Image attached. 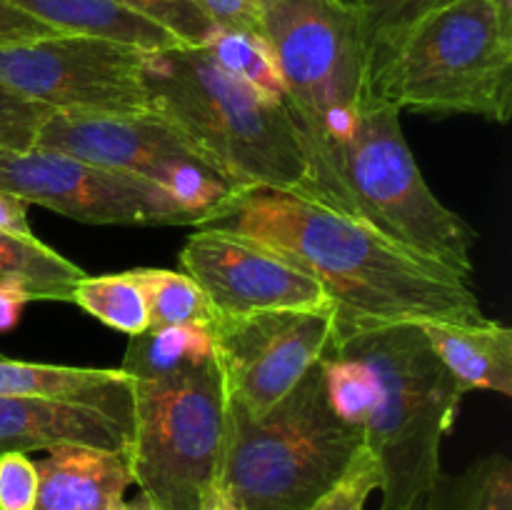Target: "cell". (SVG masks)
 I'll use <instances>...</instances> for the list:
<instances>
[{"mask_svg": "<svg viewBox=\"0 0 512 510\" xmlns=\"http://www.w3.org/2000/svg\"><path fill=\"white\" fill-rule=\"evenodd\" d=\"M198 228L255 240L318 280L335 310V343L395 323L488 318L470 280L303 195L233 190Z\"/></svg>", "mask_w": 512, "mask_h": 510, "instance_id": "6da1fadb", "label": "cell"}, {"mask_svg": "<svg viewBox=\"0 0 512 510\" xmlns=\"http://www.w3.org/2000/svg\"><path fill=\"white\" fill-rule=\"evenodd\" d=\"M325 395L343 423L363 433L380 468V510H408L435 485L440 445L463 393L418 323L353 335L320 360Z\"/></svg>", "mask_w": 512, "mask_h": 510, "instance_id": "7a4b0ae2", "label": "cell"}, {"mask_svg": "<svg viewBox=\"0 0 512 510\" xmlns=\"http://www.w3.org/2000/svg\"><path fill=\"white\" fill-rule=\"evenodd\" d=\"M143 85L148 108L235 190H285L323 203L283 100L225 73L205 48L148 53Z\"/></svg>", "mask_w": 512, "mask_h": 510, "instance_id": "3957f363", "label": "cell"}, {"mask_svg": "<svg viewBox=\"0 0 512 510\" xmlns=\"http://www.w3.org/2000/svg\"><path fill=\"white\" fill-rule=\"evenodd\" d=\"M260 33L278 60L283 103L320 200L355 218L343 160L373 90L363 13L353 0H278L265 13Z\"/></svg>", "mask_w": 512, "mask_h": 510, "instance_id": "277c9868", "label": "cell"}, {"mask_svg": "<svg viewBox=\"0 0 512 510\" xmlns=\"http://www.w3.org/2000/svg\"><path fill=\"white\" fill-rule=\"evenodd\" d=\"M370 85L403 113H512V15L495 0H448L370 53Z\"/></svg>", "mask_w": 512, "mask_h": 510, "instance_id": "5b68a950", "label": "cell"}, {"mask_svg": "<svg viewBox=\"0 0 512 510\" xmlns=\"http://www.w3.org/2000/svg\"><path fill=\"white\" fill-rule=\"evenodd\" d=\"M363 448L325 395L320 363L263 418L228 395L218 485L243 510H308Z\"/></svg>", "mask_w": 512, "mask_h": 510, "instance_id": "8992f818", "label": "cell"}, {"mask_svg": "<svg viewBox=\"0 0 512 510\" xmlns=\"http://www.w3.org/2000/svg\"><path fill=\"white\" fill-rule=\"evenodd\" d=\"M133 380L128 468L155 510H198L218 483L228 390L215 355L198 368Z\"/></svg>", "mask_w": 512, "mask_h": 510, "instance_id": "52a82bcc", "label": "cell"}, {"mask_svg": "<svg viewBox=\"0 0 512 510\" xmlns=\"http://www.w3.org/2000/svg\"><path fill=\"white\" fill-rule=\"evenodd\" d=\"M343 180L360 223L463 280L473 278L478 233L430 190L405 140L400 110L375 90L345 150Z\"/></svg>", "mask_w": 512, "mask_h": 510, "instance_id": "ba28073f", "label": "cell"}, {"mask_svg": "<svg viewBox=\"0 0 512 510\" xmlns=\"http://www.w3.org/2000/svg\"><path fill=\"white\" fill-rule=\"evenodd\" d=\"M33 148L73 155L100 168L140 175L198 210L203 220L233 185L165 118L148 113H65L50 110ZM200 220V223H203Z\"/></svg>", "mask_w": 512, "mask_h": 510, "instance_id": "9c48e42d", "label": "cell"}, {"mask_svg": "<svg viewBox=\"0 0 512 510\" xmlns=\"http://www.w3.org/2000/svg\"><path fill=\"white\" fill-rule=\"evenodd\" d=\"M148 50L88 35H50L0 48V85L65 113H148Z\"/></svg>", "mask_w": 512, "mask_h": 510, "instance_id": "30bf717a", "label": "cell"}, {"mask_svg": "<svg viewBox=\"0 0 512 510\" xmlns=\"http://www.w3.org/2000/svg\"><path fill=\"white\" fill-rule=\"evenodd\" d=\"M0 188L90 225H193L203 215L160 185L55 150L0 148Z\"/></svg>", "mask_w": 512, "mask_h": 510, "instance_id": "8fae6325", "label": "cell"}, {"mask_svg": "<svg viewBox=\"0 0 512 510\" xmlns=\"http://www.w3.org/2000/svg\"><path fill=\"white\" fill-rule=\"evenodd\" d=\"M210 330L228 395L250 418H263L335 343V310L328 305L245 318L218 315Z\"/></svg>", "mask_w": 512, "mask_h": 510, "instance_id": "7c38bea8", "label": "cell"}, {"mask_svg": "<svg viewBox=\"0 0 512 510\" xmlns=\"http://www.w3.org/2000/svg\"><path fill=\"white\" fill-rule=\"evenodd\" d=\"M180 268L200 285L220 318L273 310L328 308L323 285L265 245L218 228H195Z\"/></svg>", "mask_w": 512, "mask_h": 510, "instance_id": "4fadbf2b", "label": "cell"}, {"mask_svg": "<svg viewBox=\"0 0 512 510\" xmlns=\"http://www.w3.org/2000/svg\"><path fill=\"white\" fill-rule=\"evenodd\" d=\"M130 428L98 408L55 398L0 395V455L63 445L128 455Z\"/></svg>", "mask_w": 512, "mask_h": 510, "instance_id": "5bb4252c", "label": "cell"}, {"mask_svg": "<svg viewBox=\"0 0 512 510\" xmlns=\"http://www.w3.org/2000/svg\"><path fill=\"white\" fill-rule=\"evenodd\" d=\"M35 465L38 498L33 510H110L133 485L125 453L63 445L48 450Z\"/></svg>", "mask_w": 512, "mask_h": 510, "instance_id": "9a60e30c", "label": "cell"}, {"mask_svg": "<svg viewBox=\"0 0 512 510\" xmlns=\"http://www.w3.org/2000/svg\"><path fill=\"white\" fill-rule=\"evenodd\" d=\"M433 353L455 380L460 393L493 390L512 395V330L498 320L480 323H418Z\"/></svg>", "mask_w": 512, "mask_h": 510, "instance_id": "2e32d148", "label": "cell"}, {"mask_svg": "<svg viewBox=\"0 0 512 510\" xmlns=\"http://www.w3.org/2000/svg\"><path fill=\"white\" fill-rule=\"evenodd\" d=\"M0 395L90 405L118 418L128 428L133 418V380L120 368H78L0 358Z\"/></svg>", "mask_w": 512, "mask_h": 510, "instance_id": "e0dca14e", "label": "cell"}, {"mask_svg": "<svg viewBox=\"0 0 512 510\" xmlns=\"http://www.w3.org/2000/svg\"><path fill=\"white\" fill-rule=\"evenodd\" d=\"M63 35L113 40L133 48L168 50L180 48V40L153 20L125 8L118 0H8Z\"/></svg>", "mask_w": 512, "mask_h": 510, "instance_id": "ac0fdd59", "label": "cell"}, {"mask_svg": "<svg viewBox=\"0 0 512 510\" xmlns=\"http://www.w3.org/2000/svg\"><path fill=\"white\" fill-rule=\"evenodd\" d=\"M218 355L213 330L205 325H168L133 335L120 370L130 378H165L198 368Z\"/></svg>", "mask_w": 512, "mask_h": 510, "instance_id": "d6986e66", "label": "cell"}, {"mask_svg": "<svg viewBox=\"0 0 512 510\" xmlns=\"http://www.w3.org/2000/svg\"><path fill=\"white\" fill-rule=\"evenodd\" d=\"M83 270L40 243L38 238H23L0 230V280L20 283L33 300H68Z\"/></svg>", "mask_w": 512, "mask_h": 510, "instance_id": "ffe728a7", "label": "cell"}, {"mask_svg": "<svg viewBox=\"0 0 512 510\" xmlns=\"http://www.w3.org/2000/svg\"><path fill=\"white\" fill-rule=\"evenodd\" d=\"M425 510H512V463L505 453H488L460 473H440Z\"/></svg>", "mask_w": 512, "mask_h": 510, "instance_id": "44dd1931", "label": "cell"}, {"mask_svg": "<svg viewBox=\"0 0 512 510\" xmlns=\"http://www.w3.org/2000/svg\"><path fill=\"white\" fill-rule=\"evenodd\" d=\"M148 303L150 328L168 325H210L218 320L213 303L190 275L165 268L130 270Z\"/></svg>", "mask_w": 512, "mask_h": 510, "instance_id": "7402d4cb", "label": "cell"}, {"mask_svg": "<svg viewBox=\"0 0 512 510\" xmlns=\"http://www.w3.org/2000/svg\"><path fill=\"white\" fill-rule=\"evenodd\" d=\"M70 303L80 305L85 313L98 318L118 333L133 335L150 328V315L145 295L130 273L115 275H83L75 283Z\"/></svg>", "mask_w": 512, "mask_h": 510, "instance_id": "603a6c76", "label": "cell"}, {"mask_svg": "<svg viewBox=\"0 0 512 510\" xmlns=\"http://www.w3.org/2000/svg\"><path fill=\"white\" fill-rule=\"evenodd\" d=\"M203 48L225 73L245 80V83L273 95V98H285V85L283 78H280L278 60H275L273 48H270L263 33L215 30V35Z\"/></svg>", "mask_w": 512, "mask_h": 510, "instance_id": "cb8c5ba5", "label": "cell"}, {"mask_svg": "<svg viewBox=\"0 0 512 510\" xmlns=\"http://www.w3.org/2000/svg\"><path fill=\"white\" fill-rule=\"evenodd\" d=\"M118 3L173 33L185 48H203L215 35V28L195 0H118Z\"/></svg>", "mask_w": 512, "mask_h": 510, "instance_id": "d4e9b609", "label": "cell"}, {"mask_svg": "<svg viewBox=\"0 0 512 510\" xmlns=\"http://www.w3.org/2000/svg\"><path fill=\"white\" fill-rule=\"evenodd\" d=\"M380 488V468L368 448H360L338 483L325 490L308 510H365V503Z\"/></svg>", "mask_w": 512, "mask_h": 510, "instance_id": "484cf974", "label": "cell"}, {"mask_svg": "<svg viewBox=\"0 0 512 510\" xmlns=\"http://www.w3.org/2000/svg\"><path fill=\"white\" fill-rule=\"evenodd\" d=\"M353 3L363 13L365 28H368L370 53H373L375 48L388 43L395 33H400L405 25H410L415 18L428 13L435 5L448 3V0H353Z\"/></svg>", "mask_w": 512, "mask_h": 510, "instance_id": "4316f807", "label": "cell"}, {"mask_svg": "<svg viewBox=\"0 0 512 510\" xmlns=\"http://www.w3.org/2000/svg\"><path fill=\"white\" fill-rule=\"evenodd\" d=\"M50 108L18 98L0 85V148L28 150L33 148L38 125Z\"/></svg>", "mask_w": 512, "mask_h": 510, "instance_id": "83f0119b", "label": "cell"}, {"mask_svg": "<svg viewBox=\"0 0 512 510\" xmlns=\"http://www.w3.org/2000/svg\"><path fill=\"white\" fill-rule=\"evenodd\" d=\"M38 498V465L28 453L0 455V510H33Z\"/></svg>", "mask_w": 512, "mask_h": 510, "instance_id": "f1b7e54d", "label": "cell"}, {"mask_svg": "<svg viewBox=\"0 0 512 510\" xmlns=\"http://www.w3.org/2000/svg\"><path fill=\"white\" fill-rule=\"evenodd\" d=\"M215 30L260 33L263 18L278 0H195Z\"/></svg>", "mask_w": 512, "mask_h": 510, "instance_id": "f546056e", "label": "cell"}, {"mask_svg": "<svg viewBox=\"0 0 512 510\" xmlns=\"http://www.w3.org/2000/svg\"><path fill=\"white\" fill-rule=\"evenodd\" d=\"M50 35L63 33L53 30L50 25L40 23L38 18H33V15L25 13V10H20L18 5L8 3V0H0V48H5V45L28 43V40L50 38Z\"/></svg>", "mask_w": 512, "mask_h": 510, "instance_id": "4dcf8cb0", "label": "cell"}, {"mask_svg": "<svg viewBox=\"0 0 512 510\" xmlns=\"http://www.w3.org/2000/svg\"><path fill=\"white\" fill-rule=\"evenodd\" d=\"M30 293L20 283L0 280V335L18 325L23 308L30 303Z\"/></svg>", "mask_w": 512, "mask_h": 510, "instance_id": "1f68e13d", "label": "cell"}, {"mask_svg": "<svg viewBox=\"0 0 512 510\" xmlns=\"http://www.w3.org/2000/svg\"><path fill=\"white\" fill-rule=\"evenodd\" d=\"M28 205L18 195L0 188V230L23 238H33V228L28 223Z\"/></svg>", "mask_w": 512, "mask_h": 510, "instance_id": "d6a6232c", "label": "cell"}, {"mask_svg": "<svg viewBox=\"0 0 512 510\" xmlns=\"http://www.w3.org/2000/svg\"><path fill=\"white\" fill-rule=\"evenodd\" d=\"M198 510H243V508H240V505L235 503V500L230 498L218 483H213L208 490H205L203 498H200Z\"/></svg>", "mask_w": 512, "mask_h": 510, "instance_id": "836d02e7", "label": "cell"}, {"mask_svg": "<svg viewBox=\"0 0 512 510\" xmlns=\"http://www.w3.org/2000/svg\"><path fill=\"white\" fill-rule=\"evenodd\" d=\"M110 510H155V508L143 498V495H138L135 500H125V498L118 500Z\"/></svg>", "mask_w": 512, "mask_h": 510, "instance_id": "e575fe53", "label": "cell"}, {"mask_svg": "<svg viewBox=\"0 0 512 510\" xmlns=\"http://www.w3.org/2000/svg\"><path fill=\"white\" fill-rule=\"evenodd\" d=\"M408 510H425V498L418 500V503H415V505H410Z\"/></svg>", "mask_w": 512, "mask_h": 510, "instance_id": "d590c367", "label": "cell"}]
</instances>
